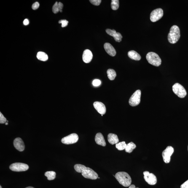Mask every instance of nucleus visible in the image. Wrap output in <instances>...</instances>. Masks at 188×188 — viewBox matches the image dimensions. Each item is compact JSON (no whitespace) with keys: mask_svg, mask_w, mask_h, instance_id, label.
I'll return each mask as SVG.
<instances>
[{"mask_svg":"<svg viewBox=\"0 0 188 188\" xmlns=\"http://www.w3.org/2000/svg\"><path fill=\"white\" fill-rule=\"evenodd\" d=\"M141 91L139 90L136 91L131 97L129 100V103L131 106H137L141 102Z\"/></svg>","mask_w":188,"mask_h":188,"instance_id":"obj_5","label":"nucleus"},{"mask_svg":"<svg viewBox=\"0 0 188 188\" xmlns=\"http://www.w3.org/2000/svg\"><path fill=\"white\" fill-rule=\"evenodd\" d=\"M23 24L25 25H28L29 24V21L27 19H25L23 22Z\"/></svg>","mask_w":188,"mask_h":188,"instance_id":"obj_35","label":"nucleus"},{"mask_svg":"<svg viewBox=\"0 0 188 188\" xmlns=\"http://www.w3.org/2000/svg\"><path fill=\"white\" fill-rule=\"evenodd\" d=\"M181 37L180 29L176 25H173L170 28L168 39L169 42L171 44H175L177 42Z\"/></svg>","mask_w":188,"mask_h":188,"instance_id":"obj_2","label":"nucleus"},{"mask_svg":"<svg viewBox=\"0 0 188 188\" xmlns=\"http://www.w3.org/2000/svg\"></svg>","mask_w":188,"mask_h":188,"instance_id":"obj_40","label":"nucleus"},{"mask_svg":"<svg viewBox=\"0 0 188 188\" xmlns=\"http://www.w3.org/2000/svg\"><path fill=\"white\" fill-rule=\"evenodd\" d=\"M101 84V82L99 79H95L92 82V84L95 87H98Z\"/></svg>","mask_w":188,"mask_h":188,"instance_id":"obj_31","label":"nucleus"},{"mask_svg":"<svg viewBox=\"0 0 188 188\" xmlns=\"http://www.w3.org/2000/svg\"><path fill=\"white\" fill-rule=\"evenodd\" d=\"M111 6L113 10H117L119 7V1L118 0H112L111 1Z\"/></svg>","mask_w":188,"mask_h":188,"instance_id":"obj_26","label":"nucleus"},{"mask_svg":"<svg viewBox=\"0 0 188 188\" xmlns=\"http://www.w3.org/2000/svg\"><path fill=\"white\" fill-rule=\"evenodd\" d=\"M59 23H61V27H65L68 25V21L65 20H60L59 21Z\"/></svg>","mask_w":188,"mask_h":188,"instance_id":"obj_30","label":"nucleus"},{"mask_svg":"<svg viewBox=\"0 0 188 188\" xmlns=\"http://www.w3.org/2000/svg\"><path fill=\"white\" fill-rule=\"evenodd\" d=\"M105 50L110 55L114 57L116 55V52L114 48L109 43H106L104 45Z\"/></svg>","mask_w":188,"mask_h":188,"instance_id":"obj_16","label":"nucleus"},{"mask_svg":"<svg viewBox=\"0 0 188 188\" xmlns=\"http://www.w3.org/2000/svg\"><path fill=\"white\" fill-rule=\"evenodd\" d=\"M127 145L125 141H122L116 144V147L119 151H122L125 149Z\"/></svg>","mask_w":188,"mask_h":188,"instance_id":"obj_25","label":"nucleus"},{"mask_svg":"<svg viewBox=\"0 0 188 188\" xmlns=\"http://www.w3.org/2000/svg\"><path fill=\"white\" fill-rule=\"evenodd\" d=\"M172 89L173 92L179 98H184L187 95L185 89L179 83H175L173 86Z\"/></svg>","mask_w":188,"mask_h":188,"instance_id":"obj_4","label":"nucleus"},{"mask_svg":"<svg viewBox=\"0 0 188 188\" xmlns=\"http://www.w3.org/2000/svg\"><path fill=\"white\" fill-rule=\"evenodd\" d=\"M79 139V136L77 134L74 133L62 138L61 141L65 144H72L77 142Z\"/></svg>","mask_w":188,"mask_h":188,"instance_id":"obj_7","label":"nucleus"},{"mask_svg":"<svg viewBox=\"0 0 188 188\" xmlns=\"http://www.w3.org/2000/svg\"><path fill=\"white\" fill-rule=\"evenodd\" d=\"M144 178L147 183L150 185H154L157 183V180L156 176L152 173H150L149 171L144 172Z\"/></svg>","mask_w":188,"mask_h":188,"instance_id":"obj_11","label":"nucleus"},{"mask_svg":"<svg viewBox=\"0 0 188 188\" xmlns=\"http://www.w3.org/2000/svg\"><path fill=\"white\" fill-rule=\"evenodd\" d=\"M93 106L95 109L100 114L103 115L106 113V107L102 103L100 102L95 101L93 103Z\"/></svg>","mask_w":188,"mask_h":188,"instance_id":"obj_13","label":"nucleus"},{"mask_svg":"<svg viewBox=\"0 0 188 188\" xmlns=\"http://www.w3.org/2000/svg\"><path fill=\"white\" fill-rule=\"evenodd\" d=\"M115 177L119 184L124 187H128L131 184V178L130 175L126 172H118L115 175Z\"/></svg>","mask_w":188,"mask_h":188,"instance_id":"obj_1","label":"nucleus"},{"mask_svg":"<svg viewBox=\"0 0 188 188\" xmlns=\"http://www.w3.org/2000/svg\"><path fill=\"white\" fill-rule=\"evenodd\" d=\"M93 58V54L91 51L88 49L84 50L83 54L82 59L83 61L85 63H90Z\"/></svg>","mask_w":188,"mask_h":188,"instance_id":"obj_15","label":"nucleus"},{"mask_svg":"<svg viewBox=\"0 0 188 188\" xmlns=\"http://www.w3.org/2000/svg\"><path fill=\"white\" fill-rule=\"evenodd\" d=\"M52 11L54 13L56 14L59 12L58 7V3L56 2L52 7Z\"/></svg>","mask_w":188,"mask_h":188,"instance_id":"obj_27","label":"nucleus"},{"mask_svg":"<svg viewBox=\"0 0 188 188\" xmlns=\"http://www.w3.org/2000/svg\"><path fill=\"white\" fill-rule=\"evenodd\" d=\"M106 32L110 36L113 37L116 42H120L121 41L122 36L120 33L116 32L114 29H107Z\"/></svg>","mask_w":188,"mask_h":188,"instance_id":"obj_12","label":"nucleus"},{"mask_svg":"<svg viewBox=\"0 0 188 188\" xmlns=\"http://www.w3.org/2000/svg\"><path fill=\"white\" fill-rule=\"evenodd\" d=\"M163 15V10L161 8L154 9L150 14V20L152 22H155L160 19Z\"/></svg>","mask_w":188,"mask_h":188,"instance_id":"obj_10","label":"nucleus"},{"mask_svg":"<svg viewBox=\"0 0 188 188\" xmlns=\"http://www.w3.org/2000/svg\"><path fill=\"white\" fill-rule=\"evenodd\" d=\"M25 188H34L32 187H31V186H29V187H28Z\"/></svg>","mask_w":188,"mask_h":188,"instance_id":"obj_37","label":"nucleus"},{"mask_svg":"<svg viewBox=\"0 0 188 188\" xmlns=\"http://www.w3.org/2000/svg\"><path fill=\"white\" fill-rule=\"evenodd\" d=\"M63 3L61 2L58 3V7L59 11L60 12H62L63 11Z\"/></svg>","mask_w":188,"mask_h":188,"instance_id":"obj_34","label":"nucleus"},{"mask_svg":"<svg viewBox=\"0 0 188 188\" xmlns=\"http://www.w3.org/2000/svg\"><path fill=\"white\" fill-rule=\"evenodd\" d=\"M13 144L15 149L20 152H22L24 150V143L21 138H17L15 139L13 142Z\"/></svg>","mask_w":188,"mask_h":188,"instance_id":"obj_14","label":"nucleus"},{"mask_svg":"<svg viewBox=\"0 0 188 188\" xmlns=\"http://www.w3.org/2000/svg\"><path fill=\"white\" fill-rule=\"evenodd\" d=\"M129 57L132 59L139 61L141 59V57L139 54L135 51H130L128 52Z\"/></svg>","mask_w":188,"mask_h":188,"instance_id":"obj_19","label":"nucleus"},{"mask_svg":"<svg viewBox=\"0 0 188 188\" xmlns=\"http://www.w3.org/2000/svg\"><path fill=\"white\" fill-rule=\"evenodd\" d=\"M95 141L97 144L103 146H106L104 137L101 133H97L95 136Z\"/></svg>","mask_w":188,"mask_h":188,"instance_id":"obj_17","label":"nucleus"},{"mask_svg":"<svg viewBox=\"0 0 188 188\" xmlns=\"http://www.w3.org/2000/svg\"><path fill=\"white\" fill-rule=\"evenodd\" d=\"M108 140L109 143L111 145L117 144L119 142V139L117 135L112 133L108 134Z\"/></svg>","mask_w":188,"mask_h":188,"instance_id":"obj_18","label":"nucleus"},{"mask_svg":"<svg viewBox=\"0 0 188 188\" xmlns=\"http://www.w3.org/2000/svg\"><path fill=\"white\" fill-rule=\"evenodd\" d=\"M74 168L75 170L78 173H82L83 171L86 168L85 165L81 164H76L75 165Z\"/></svg>","mask_w":188,"mask_h":188,"instance_id":"obj_24","label":"nucleus"},{"mask_svg":"<svg viewBox=\"0 0 188 188\" xmlns=\"http://www.w3.org/2000/svg\"><path fill=\"white\" fill-rule=\"evenodd\" d=\"M181 188H188V180L181 185Z\"/></svg>","mask_w":188,"mask_h":188,"instance_id":"obj_33","label":"nucleus"},{"mask_svg":"<svg viewBox=\"0 0 188 188\" xmlns=\"http://www.w3.org/2000/svg\"><path fill=\"white\" fill-rule=\"evenodd\" d=\"M174 152L173 148L171 146L167 147L166 149L162 152V155L163 160L165 163H169L171 159V157Z\"/></svg>","mask_w":188,"mask_h":188,"instance_id":"obj_9","label":"nucleus"},{"mask_svg":"<svg viewBox=\"0 0 188 188\" xmlns=\"http://www.w3.org/2000/svg\"><path fill=\"white\" fill-rule=\"evenodd\" d=\"M136 144L132 142L127 144L126 147L125 149V152L127 153H131L134 149H136Z\"/></svg>","mask_w":188,"mask_h":188,"instance_id":"obj_21","label":"nucleus"},{"mask_svg":"<svg viewBox=\"0 0 188 188\" xmlns=\"http://www.w3.org/2000/svg\"><path fill=\"white\" fill-rule=\"evenodd\" d=\"M90 2L95 6L99 5L101 2V0H90Z\"/></svg>","mask_w":188,"mask_h":188,"instance_id":"obj_28","label":"nucleus"},{"mask_svg":"<svg viewBox=\"0 0 188 188\" xmlns=\"http://www.w3.org/2000/svg\"><path fill=\"white\" fill-rule=\"evenodd\" d=\"M0 188H2V187H1V186H0Z\"/></svg>","mask_w":188,"mask_h":188,"instance_id":"obj_39","label":"nucleus"},{"mask_svg":"<svg viewBox=\"0 0 188 188\" xmlns=\"http://www.w3.org/2000/svg\"><path fill=\"white\" fill-rule=\"evenodd\" d=\"M39 4L38 2H36L33 3L32 6V8L33 10H36L39 8Z\"/></svg>","mask_w":188,"mask_h":188,"instance_id":"obj_32","label":"nucleus"},{"mask_svg":"<svg viewBox=\"0 0 188 188\" xmlns=\"http://www.w3.org/2000/svg\"><path fill=\"white\" fill-rule=\"evenodd\" d=\"M9 168L12 171L21 172L27 170L29 169V166L27 165L25 163H15L11 165Z\"/></svg>","mask_w":188,"mask_h":188,"instance_id":"obj_8","label":"nucleus"},{"mask_svg":"<svg viewBox=\"0 0 188 188\" xmlns=\"http://www.w3.org/2000/svg\"><path fill=\"white\" fill-rule=\"evenodd\" d=\"M82 174L84 178L92 180L96 179L98 177L96 172L89 167H86L82 172Z\"/></svg>","mask_w":188,"mask_h":188,"instance_id":"obj_6","label":"nucleus"},{"mask_svg":"<svg viewBox=\"0 0 188 188\" xmlns=\"http://www.w3.org/2000/svg\"><path fill=\"white\" fill-rule=\"evenodd\" d=\"M7 122V120L5 117L2 113H0V123L1 124L5 123Z\"/></svg>","mask_w":188,"mask_h":188,"instance_id":"obj_29","label":"nucleus"},{"mask_svg":"<svg viewBox=\"0 0 188 188\" xmlns=\"http://www.w3.org/2000/svg\"><path fill=\"white\" fill-rule=\"evenodd\" d=\"M56 173L55 171H49L46 172L45 175L49 181H51L55 179L56 177Z\"/></svg>","mask_w":188,"mask_h":188,"instance_id":"obj_23","label":"nucleus"},{"mask_svg":"<svg viewBox=\"0 0 188 188\" xmlns=\"http://www.w3.org/2000/svg\"><path fill=\"white\" fill-rule=\"evenodd\" d=\"M129 188H139L138 187H136V186L134 185H130L129 187Z\"/></svg>","mask_w":188,"mask_h":188,"instance_id":"obj_36","label":"nucleus"},{"mask_svg":"<svg viewBox=\"0 0 188 188\" xmlns=\"http://www.w3.org/2000/svg\"><path fill=\"white\" fill-rule=\"evenodd\" d=\"M146 58L149 63L153 66L158 67L161 64L162 61L160 57L155 52L148 53L146 55Z\"/></svg>","mask_w":188,"mask_h":188,"instance_id":"obj_3","label":"nucleus"},{"mask_svg":"<svg viewBox=\"0 0 188 188\" xmlns=\"http://www.w3.org/2000/svg\"><path fill=\"white\" fill-rule=\"evenodd\" d=\"M107 74L108 79L110 80H114L116 76V73L114 69H109L107 71Z\"/></svg>","mask_w":188,"mask_h":188,"instance_id":"obj_22","label":"nucleus"},{"mask_svg":"<svg viewBox=\"0 0 188 188\" xmlns=\"http://www.w3.org/2000/svg\"><path fill=\"white\" fill-rule=\"evenodd\" d=\"M37 58L41 61H47L48 59V56L45 53L39 52L38 53L37 55Z\"/></svg>","mask_w":188,"mask_h":188,"instance_id":"obj_20","label":"nucleus"},{"mask_svg":"<svg viewBox=\"0 0 188 188\" xmlns=\"http://www.w3.org/2000/svg\"><path fill=\"white\" fill-rule=\"evenodd\" d=\"M5 124L6 125H8V122H6Z\"/></svg>","mask_w":188,"mask_h":188,"instance_id":"obj_38","label":"nucleus"}]
</instances>
